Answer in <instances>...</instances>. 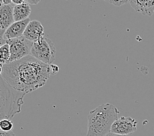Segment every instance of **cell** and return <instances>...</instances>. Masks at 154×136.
<instances>
[{
    "mask_svg": "<svg viewBox=\"0 0 154 136\" xmlns=\"http://www.w3.org/2000/svg\"><path fill=\"white\" fill-rule=\"evenodd\" d=\"M51 76L49 65L28 56L1 64V77L14 89L28 94L43 86Z\"/></svg>",
    "mask_w": 154,
    "mask_h": 136,
    "instance_id": "obj_1",
    "label": "cell"
},
{
    "mask_svg": "<svg viewBox=\"0 0 154 136\" xmlns=\"http://www.w3.org/2000/svg\"><path fill=\"white\" fill-rule=\"evenodd\" d=\"M119 110L110 104H102L88 115L87 136H105L111 132L112 124L118 119Z\"/></svg>",
    "mask_w": 154,
    "mask_h": 136,
    "instance_id": "obj_2",
    "label": "cell"
},
{
    "mask_svg": "<svg viewBox=\"0 0 154 136\" xmlns=\"http://www.w3.org/2000/svg\"><path fill=\"white\" fill-rule=\"evenodd\" d=\"M26 94L14 89L1 77V119H10L21 111Z\"/></svg>",
    "mask_w": 154,
    "mask_h": 136,
    "instance_id": "obj_3",
    "label": "cell"
},
{
    "mask_svg": "<svg viewBox=\"0 0 154 136\" xmlns=\"http://www.w3.org/2000/svg\"><path fill=\"white\" fill-rule=\"evenodd\" d=\"M56 48L51 39L43 37L37 41L33 42L32 56L47 65L53 63L56 58Z\"/></svg>",
    "mask_w": 154,
    "mask_h": 136,
    "instance_id": "obj_4",
    "label": "cell"
},
{
    "mask_svg": "<svg viewBox=\"0 0 154 136\" xmlns=\"http://www.w3.org/2000/svg\"><path fill=\"white\" fill-rule=\"evenodd\" d=\"M6 43H8L10 46L11 58L9 64L14 61L20 60L24 57L32 56L33 42L23 35L8 40L6 41Z\"/></svg>",
    "mask_w": 154,
    "mask_h": 136,
    "instance_id": "obj_5",
    "label": "cell"
},
{
    "mask_svg": "<svg viewBox=\"0 0 154 136\" xmlns=\"http://www.w3.org/2000/svg\"><path fill=\"white\" fill-rule=\"evenodd\" d=\"M137 121L131 117L122 116L113 122L111 132L118 135H128L137 131Z\"/></svg>",
    "mask_w": 154,
    "mask_h": 136,
    "instance_id": "obj_6",
    "label": "cell"
},
{
    "mask_svg": "<svg viewBox=\"0 0 154 136\" xmlns=\"http://www.w3.org/2000/svg\"><path fill=\"white\" fill-rule=\"evenodd\" d=\"M30 21V19L28 18L27 19L22 21L14 22L10 27L7 28V30L3 34L2 38H1V46L5 44L6 41L8 40L23 36L26 28Z\"/></svg>",
    "mask_w": 154,
    "mask_h": 136,
    "instance_id": "obj_7",
    "label": "cell"
},
{
    "mask_svg": "<svg viewBox=\"0 0 154 136\" xmlns=\"http://www.w3.org/2000/svg\"><path fill=\"white\" fill-rule=\"evenodd\" d=\"M14 7L12 4L3 5L0 8V28H1V38L3 34L14 22L13 10Z\"/></svg>",
    "mask_w": 154,
    "mask_h": 136,
    "instance_id": "obj_8",
    "label": "cell"
},
{
    "mask_svg": "<svg viewBox=\"0 0 154 136\" xmlns=\"http://www.w3.org/2000/svg\"><path fill=\"white\" fill-rule=\"evenodd\" d=\"M23 36L32 42L42 39L45 37V32L42 23L38 20L30 21L26 28Z\"/></svg>",
    "mask_w": 154,
    "mask_h": 136,
    "instance_id": "obj_9",
    "label": "cell"
},
{
    "mask_svg": "<svg viewBox=\"0 0 154 136\" xmlns=\"http://www.w3.org/2000/svg\"><path fill=\"white\" fill-rule=\"evenodd\" d=\"M132 7L145 16L154 14V0H129Z\"/></svg>",
    "mask_w": 154,
    "mask_h": 136,
    "instance_id": "obj_10",
    "label": "cell"
},
{
    "mask_svg": "<svg viewBox=\"0 0 154 136\" xmlns=\"http://www.w3.org/2000/svg\"><path fill=\"white\" fill-rule=\"evenodd\" d=\"M31 11L30 6L27 3L24 2L23 4L15 5L13 10L14 21L19 22L27 19L30 16Z\"/></svg>",
    "mask_w": 154,
    "mask_h": 136,
    "instance_id": "obj_11",
    "label": "cell"
},
{
    "mask_svg": "<svg viewBox=\"0 0 154 136\" xmlns=\"http://www.w3.org/2000/svg\"><path fill=\"white\" fill-rule=\"evenodd\" d=\"M0 53H1V64H9L11 58V52L10 46L8 43H5L1 46Z\"/></svg>",
    "mask_w": 154,
    "mask_h": 136,
    "instance_id": "obj_12",
    "label": "cell"
},
{
    "mask_svg": "<svg viewBox=\"0 0 154 136\" xmlns=\"http://www.w3.org/2000/svg\"><path fill=\"white\" fill-rule=\"evenodd\" d=\"M13 128V124L10 119H3L0 122V128L1 130L4 131H11Z\"/></svg>",
    "mask_w": 154,
    "mask_h": 136,
    "instance_id": "obj_13",
    "label": "cell"
},
{
    "mask_svg": "<svg viewBox=\"0 0 154 136\" xmlns=\"http://www.w3.org/2000/svg\"><path fill=\"white\" fill-rule=\"evenodd\" d=\"M111 4L114 5L117 7H120L124 4H125L127 2H129V0H104Z\"/></svg>",
    "mask_w": 154,
    "mask_h": 136,
    "instance_id": "obj_14",
    "label": "cell"
},
{
    "mask_svg": "<svg viewBox=\"0 0 154 136\" xmlns=\"http://www.w3.org/2000/svg\"><path fill=\"white\" fill-rule=\"evenodd\" d=\"M49 70H50L51 75H56L58 72H59V67H58V66L56 64H52L49 65Z\"/></svg>",
    "mask_w": 154,
    "mask_h": 136,
    "instance_id": "obj_15",
    "label": "cell"
},
{
    "mask_svg": "<svg viewBox=\"0 0 154 136\" xmlns=\"http://www.w3.org/2000/svg\"><path fill=\"white\" fill-rule=\"evenodd\" d=\"M0 136H15V135H14L12 131H4L1 130V131H0Z\"/></svg>",
    "mask_w": 154,
    "mask_h": 136,
    "instance_id": "obj_16",
    "label": "cell"
},
{
    "mask_svg": "<svg viewBox=\"0 0 154 136\" xmlns=\"http://www.w3.org/2000/svg\"><path fill=\"white\" fill-rule=\"evenodd\" d=\"M39 2L40 0H24V2L28 3L29 5H37Z\"/></svg>",
    "mask_w": 154,
    "mask_h": 136,
    "instance_id": "obj_17",
    "label": "cell"
},
{
    "mask_svg": "<svg viewBox=\"0 0 154 136\" xmlns=\"http://www.w3.org/2000/svg\"><path fill=\"white\" fill-rule=\"evenodd\" d=\"M12 3L15 5H20L24 3V0H12Z\"/></svg>",
    "mask_w": 154,
    "mask_h": 136,
    "instance_id": "obj_18",
    "label": "cell"
},
{
    "mask_svg": "<svg viewBox=\"0 0 154 136\" xmlns=\"http://www.w3.org/2000/svg\"><path fill=\"white\" fill-rule=\"evenodd\" d=\"M12 3V0H1V6L3 5H9Z\"/></svg>",
    "mask_w": 154,
    "mask_h": 136,
    "instance_id": "obj_19",
    "label": "cell"
},
{
    "mask_svg": "<svg viewBox=\"0 0 154 136\" xmlns=\"http://www.w3.org/2000/svg\"><path fill=\"white\" fill-rule=\"evenodd\" d=\"M105 136H127V135H118V134H113V133H112V132H109V134H108L107 135H106Z\"/></svg>",
    "mask_w": 154,
    "mask_h": 136,
    "instance_id": "obj_20",
    "label": "cell"
}]
</instances>
